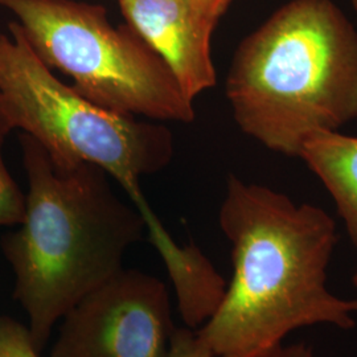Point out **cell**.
Here are the masks:
<instances>
[{"mask_svg": "<svg viewBox=\"0 0 357 357\" xmlns=\"http://www.w3.org/2000/svg\"><path fill=\"white\" fill-rule=\"evenodd\" d=\"M218 222L231 245L233 277L197 330L213 357H281L298 328L355 327L357 299L327 287L337 233L324 209L229 175Z\"/></svg>", "mask_w": 357, "mask_h": 357, "instance_id": "1", "label": "cell"}, {"mask_svg": "<svg viewBox=\"0 0 357 357\" xmlns=\"http://www.w3.org/2000/svg\"><path fill=\"white\" fill-rule=\"evenodd\" d=\"M20 143L28 178L26 216L1 246L15 274L13 296L28 315L40 352L56 323L123 268L125 255L147 225L135 205L116 196L101 167L54 163L23 132Z\"/></svg>", "mask_w": 357, "mask_h": 357, "instance_id": "2", "label": "cell"}, {"mask_svg": "<svg viewBox=\"0 0 357 357\" xmlns=\"http://www.w3.org/2000/svg\"><path fill=\"white\" fill-rule=\"evenodd\" d=\"M225 93L243 132L299 156L357 119V29L332 0H290L240 43Z\"/></svg>", "mask_w": 357, "mask_h": 357, "instance_id": "3", "label": "cell"}, {"mask_svg": "<svg viewBox=\"0 0 357 357\" xmlns=\"http://www.w3.org/2000/svg\"><path fill=\"white\" fill-rule=\"evenodd\" d=\"M8 31L0 33V122L38 142L54 163L97 165L134 205L146 200L139 178L162 171L175 153L169 128L91 102L53 75L17 22Z\"/></svg>", "mask_w": 357, "mask_h": 357, "instance_id": "4", "label": "cell"}, {"mask_svg": "<svg viewBox=\"0 0 357 357\" xmlns=\"http://www.w3.org/2000/svg\"><path fill=\"white\" fill-rule=\"evenodd\" d=\"M32 50L73 79L91 102L118 114L191 123L195 107L163 59L130 26H115L102 6L75 0H0Z\"/></svg>", "mask_w": 357, "mask_h": 357, "instance_id": "5", "label": "cell"}, {"mask_svg": "<svg viewBox=\"0 0 357 357\" xmlns=\"http://www.w3.org/2000/svg\"><path fill=\"white\" fill-rule=\"evenodd\" d=\"M175 330L166 283L122 268L65 314L51 357H168Z\"/></svg>", "mask_w": 357, "mask_h": 357, "instance_id": "6", "label": "cell"}, {"mask_svg": "<svg viewBox=\"0 0 357 357\" xmlns=\"http://www.w3.org/2000/svg\"><path fill=\"white\" fill-rule=\"evenodd\" d=\"M131 26L178 78L185 96L195 101L216 84L211 53L217 26L199 0H118Z\"/></svg>", "mask_w": 357, "mask_h": 357, "instance_id": "7", "label": "cell"}, {"mask_svg": "<svg viewBox=\"0 0 357 357\" xmlns=\"http://www.w3.org/2000/svg\"><path fill=\"white\" fill-rule=\"evenodd\" d=\"M146 225L174 283L181 318L188 328L199 330L215 314L228 283L196 245L175 243L156 215Z\"/></svg>", "mask_w": 357, "mask_h": 357, "instance_id": "8", "label": "cell"}, {"mask_svg": "<svg viewBox=\"0 0 357 357\" xmlns=\"http://www.w3.org/2000/svg\"><path fill=\"white\" fill-rule=\"evenodd\" d=\"M330 192L357 248V138L339 131L308 137L299 156Z\"/></svg>", "mask_w": 357, "mask_h": 357, "instance_id": "9", "label": "cell"}, {"mask_svg": "<svg viewBox=\"0 0 357 357\" xmlns=\"http://www.w3.org/2000/svg\"><path fill=\"white\" fill-rule=\"evenodd\" d=\"M11 130L0 122V225H20L26 216V195L3 160V144Z\"/></svg>", "mask_w": 357, "mask_h": 357, "instance_id": "10", "label": "cell"}, {"mask_svg": "<svg viewBox=\"0 0 357 357\" xmlns=\"http://www.w3.org/2000/svg\"><path fill=\"white\" fill-rule=\"evenodd\" d=\"M0 357H40L28 327L8 317H0Z\"/></svg>", "mask_w": 357, "mask_h": 357, "instance_id": "11", "label": "cell"}, {"mask_svg": "<svg viewBox=\"0 0 357 357\" xmlns=\"http://www.w3.org/2000/svg\"><path fill=\"white\" fill-rule=\"evenodd\" d=\"M168 357H213L211 348L197 330L176 328Z\"/></svg>", "mask_w": 357, "mask_h": 357, "instance_id": "12", "label": "cell"}, {"mask_svg": "<svg viewBox=\"0 0 357 357\" xmlns=\"http://www.w3.org/2000/svg\"><path fill=\"white\" fill-rule=\"evenodd\" d=\"M206 13L218 23L220 17L225 13L233 0H199Z\"/></svg>", "mask_w": 357, "mask_h": 357, "instance_id": "13", "label": "cell"}, {"mask_svg": "<svg viewBox=\"0 0 357 357\" xmlns=\"http://www.w3.org/2000/svg\"><path fill=\"white\" fill-rule=\"evenodd\" d=\"M281 357H315V355L310 345L298 343V344L284 347Z\"/></svg>", "mask_w": 357, "mask_h": 357, "instance_id": "14", "label": "cell"}, {"mask_svg": "<svg viewBox=\"0 0 357 357\" xmlns=\"http://www.w3.org/2000/svg\"><path fill=\"white\" fill-rule=\"evenodd\" d=\"M351 3H352V7H354V10L357 13V0H351Z\"/></svg>", "mask_w": 357, "mask_h": 357, "instance_id": "15", "label": "cell"}, {"mask_svg": "<svg viewBox=\"0 0 357 357\" xmlns=\"http://www.w3.org/2000/svg\"><path fill=\"white\" fill-rule=\"evenodd\" d=\"M354 286L357 289V271L355 273V275H354Z\"/></svg>", "mask_w": 357, "mask_h": 357, "instance_id": "16", "label": "cell"}]
</instances>
